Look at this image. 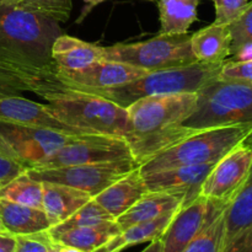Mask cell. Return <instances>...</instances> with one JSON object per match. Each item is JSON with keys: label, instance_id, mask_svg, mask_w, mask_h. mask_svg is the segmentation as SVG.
Listing matches in <instances>:
<instances>
[{"label": "cell", "instance_id": "cell-1", "mask_svg": "<svg viewBox=\"0 0 252 252\" xmlns=\"http://www.w3.org/2000/svg\"><path fill=\"white\" fill-rule=\"evenodd\" d=\"M61 34L59 22L19 5L0 4V69L27 81L39 97L62 88L52 58Z\"/></svg>", "mask_w": 252, "mask_h": 252}, {"label": "cell", "instance_id": "cell-2", "mask_svg": "<svg viewBox=\"0 0 252 252\" xmlns=\"http://www.w3.org/2000/svg\"><path fill=\"white\" fill-rule=\"evenodd\" d=\"M196 107L197 93L148 96L128 106L127 142L134 161L140 166L162 150L198 132L184 125Z\"/></svg>", "mask_w": 252, "mask_h": 252}, {"label": "cell", "instance_id": "cell-3", "mask_svg": "<svg viewBox=\"0 0 252 252\" xmlns=\"http://www.w3.org/2000/svg\"><path fill=\"white\" fill-rule=\"evenodd\" d=\"M41 97L59 122L79 134L113 135L126 140L129 135L127 108L102 96L62 86Z\"/></svg>", "mask_w": 252, "mask_h": 252}, {"label": "cell", "instance_id": "cell-4", "mask_svg": "<svg viewBox=\"0 0 252 252\" xmlns=\"http://www.w3.org/2000/svg\"><path fill=\"white\" fill-rule=\"evenodd\" d=\"M221 66L223 63L196 62L180 68L150 71L137 80L117 88L86 90L85 93L102 96L127 108L139 98L148 96L198 93L204 86L219 78Z\"/></svg>", "mask_w": 252, "mask_h": 252}, {"label": "cell", "instance_id": "cell-5", "mask_svg": "<svg viewBox=\"0 0 252 252\" xmlns=\"http://www.w3.org/2000/svg\"><path fill=\"white\" fill-rule=\"evenodd\" d=\"M252 132V126H228L201 129L162 150L139 166L142 174L220 160Z\"/></svg>", "mask_w": 252, "mask_h": 252}, {"label": "cell", "instance_id": "cell-6", "mask_svg": "<svg viewBox=\"0 0 252 252\" xmlns=\"http://www.w3.org/2000/svg\"><path fill=\"white\" fill-rule=\"evenodd\" d=\"M194 129L252 126V84L212 81L197 93L196 111L184 123Z\"/></svg>", "mask_w": 252, "mask_h": 252}, {"label": "cell", "instance_id": "cell-7", "mask_svg": "<svg viewBox=\"0 0 252 252\" xmlns=\"http://www.w3.org/2000/svg\"><path fill=\"white\" fill-rule=\"evenodd\" d=\"M191 34H161L135 43L103 47V59L137 66L145 71L166 70L196 63L191 51Z\"/></svg>", "mask_w": 252, "mask_h": 252}, {"label": "cell", "instance_id": "cell-8", "mask_svg": "<svg viewBox=\"0 0 252 252\" xmlns=\"http://www.w3.org/2000/svg\"><path fill=\"white\" fill-rule=\"evenodd\" d=\"M137 167H139V165L134 160H121L98 164L33 167L27 170V174L39 182L63 185L80 189L94 198L110 185L115 184Z\"/></svg>", "mask_w": 252, "mask_h": 252}, {"label": "cell", "instance_id": "cell-9", "mask_svg": "<svg viewBox=\"0 0 252 252\" xmlns=\"http://www.w3.org/2000/svg\"><path fill=\"white\" fill-rule=\"evenodd\" d=\"M121 160H134L129 144L125 138L103 134H79L74 135L58 152L37 167L98 164Z\"/></svg>", "mask_w": 252, "mask_h": 252}, {"label": "cell", "instance_id": "cell-10", "mask_svg": "<svg viewBox=\"0 0 252 252\" xmlns=\"http://www.w3.org/2000/svg\"><path fill=\"white\" fill-rule=\"evenodd\" d=\"M74 135L79 134L38 126L0 122V137L14 150L27 170L39 166Z\"/></svg>", "mask_w": 252, "mask_h": 252}, {"label": "cell", "instance_id": "cell-11", "mask_svg": "<svg viewBox=\"0 0 252 252\" xmlns=\"http://www.w3.org/2000/svg\"><path fill=\"white\" fill-rule=\"evenodd\" d=\"M252 167V148L241 142L214 164L201 189V196L229 204L243 187Z\"/></svg>", "mask_w": 252, "mask_h": 252}, {"label": "cell", "instance_id": "cell-12", "mask_svg": "<svg viewBox=\"0 0 252 252\" xmlns=\"http://www.w3.org/2000/svg\"><path fill=\"white\" fill-rule=\"evenodd\" d=\"M137 66L121 62L101 59L79 70L57 69V79L64 88L73 90H101L125 85L148 74Z\"/></svg>", "mask_w": 252, "mask_h": 252}, {"label": "cell", "instance_id": "cell-13", "mask_svg": "<svg viewBox=\"0 0 252 252\" xmlns=\"http://www.w3.org/2000/svg\"><path fill=\"white\" fill-rule=\"evenodd\" d=\"M228 204L209 201L199 194L196 199L184 204L175 213L162 234V252H182L201 233L206 224Z\"/></svg>", "mask_w": 252, "mask_h": 252}, {"label": "cell", "instance_id": "cell-14", "mask_svg": "<svg viewBox=\"0 0 252 252\" xmlns=\"http://www.w3.org/2000/svg\"><path fill=\"white\" fill-rule=\"evenodd\" d=\"M216 162L191 166H179L143 175L149 192H166L189 203L201 194L202 185Z\"/></svg>", "mask_w": 252, "mask_h": 252}, {"label": "cell", "instance_id": "cell-15", "mask_svg": "<svg viewBox=\"0 0 252 252\" xmlns=\"http://www.w3.org/2000/svg\"><path fill=\"white\" fill-rule=\"evenodd\" d=\"M0 122L15 125L38 126L79 134L59 122L46 105L34 102L21 95L0 96Z\"/></svg>", "mask_w": 252, "mask_h": 252}, {"label": "cell", "instance_id": "cell-16", "mask_svg": "<svg viewBox=\"0 0 252 252\" xmlns=\"http://www.w3.org/2000/svg\"><path fill=\"white\" fill-rule=\"evenodd\" d=\"M148 192L149 191L143 175L140 174L139 167H137L115 184L110 185L94 197V199L116 219L127 212Z\"/></svg>", "mask_w": 252, "mask_h": 252}, {"label": "cell", "instance_id": "cell-17", "mask_svg": "<svg viewBox=\"0 0 252 252\" xmlns=\"http://www.w3.org/2000/svg\"><path fill=\"white\" fill-rule=\"evenodd\" d=\"M184 206V199L166 192H148L127 212L116 218L121 230L139 223L154 220L165 214L175 213Z\"/></svg>", "mask_w": 252, "mask_h": 252}, {"label": "cell", "instance_id": "cell-18", "mask_svg": "<svg viewBox=\"0 0 252 252\" xmlns=\"http://www.w3.org/2000/svg\"><path fill=\"white\" fill-rule=\"evenodd\" d=\"M191 51L201 63H224L231 56V32L229 25L213 22L191 34Z\"/></svg>", "mask_w": 252, "mask_h": 252}, {"label": "cell", "instance_id": "cell-19", "mask_svg": "<svg viewBox=\"0 0 252 252\" xmlns=\"http://www.w3.org/2000/svg\"><path fill=\"white\" fill-rule=\"evenodd\" d=\"M52 58L57 69L79 70L103 59V47L62 33L52 47Z\"/></svg>", "mask_w": 252, "mask_h": 252}, {"label": "cell", "instance_id": "cell-20", "mask_svg": "<svg viewBox=\"0 0 252 252\" xmlns=\"http://www.w3.org/2000/svg\"><path fill=\"white\" fill-rule=\"evenodd\" d=\"M42 209L51 220L52 226L66 220L93 197L86 192L63 185L42 182Z\"/></svg>", "mask_w": 252, "mask_h": 252}, {"label": "cell", "instance_id": "cell-21", "mask_svg": "<svg viewBox=\"0 0 252 252\" xmlns=\"http://www.w3.org/2000/svg\"><path fill=\"white\" fill-rule=\"evenodd\" d=\"M0 221L2 228L15 236L42 233L52 228L43 209L22 206L0 199Z\"/></svg>", "mask_w": 252, "mask_h": 252}, {"label": "cell", "instance_id": "cell-22", "mask_svg": "<svg viewBox=\"0 0 252 252\" xmlns=\"http://www.w3.org/2000/svg\"><path fill=\"white\" fill-rule=\"evenodd\" d=\"M245 143L252 148V132L248 135ZM250 228H252V167L245 184L225 208L224 244Z\"/></svg>", "mask_w": 252, "mask_h": 252}, {"label": "cell", "instance_id": "cell-23", "mask_svg": "<svg viewBox=\"0 0 252 252\" xmlns=\"http://www.w3.org/2000/svg\"><path fill=\"white\" fill-rule=\"evenodd\" d=\"M175 213L165 214V216L154 219V220L135 224V225L129 226L125 230H121L117 235L113 236L111 240L96 249L94 252H121L129 246L150 243L155 239L161 238L162 234L169 226L170 221L174 218Z\"/></svg>", "mask_w": 252, "mask_h": 252}, {"label": "cell", "instance_id": "cell-24", "mask_svg": "<svg viewBox=\"0 0 252 252\" xmlns=\"http://www.w3.org/2000/svg\"><path fill=\"white\" fill-rule=\"evenodd\" d=\"M121 231L115 221L94 226H78L62 233L49 234L57 245H66L80 249L86 252H94Z\"/></svg>", "mask_w": 252, "mask_h": 252}, {"label": "cell", "instance_id": "cell-25", "mask_svg": "<svg viewBox=\"0 0 252 252\" xmlns=\"http://www.w3.org/2000/svg\"><path fill=\"white\" fill-rule=\"evenodd\" d=\"M201 0H159V19L161 34H185L198 20Z\"/></svg>", "mask_w": 252, "mask_h": 252}, {"label": "cell", "instance_id": "cell-26", "mask_svg": "<svg viewBox=\"0 0 252 252\" xmlns=\"http://www.w3.org/2000/svg\"><path fill=\"white\" fill-rule=\"evenodd\" d=\"M43 185L32 179L27 170L12 179L4 186H0V199L14 202L22 206L34 207L42 209Z\"/></svg>", "mask_w": 252, "mask_h": 252}, {"label": "cell", "instance_id": "cell-27", "mask_svg": "<svg viewBox=\"0 0 252 252\" xmlns=\"http://www.w3.org/2000/svg\"><path fill=\"white\" fill-rule=\"evenodd\" d=\"M225 208L219 211L206 224L182 252H221L225 235Z\"/></svg>", "mask_w": 252, "mask_h": 252}, {"label": "cell", "instance_id": "cell-28", "mask_svg": "<svg viewBox=\"0 0 252 252\" xmlns=\"http://www.w3.org/2000/svg\"><path fill=\"white\" fill-rule=\"evenodd\" d=\"M116 219L106 211L105 208L100 206L95 199H90L86 204H84L81 208H79L73 216L69 217L66 220L53 225L48 230L49 234L62 233L64 230H68L71 228H78V226H94L100 225V224L110 223L115 221Z\"/></svg>", "mask_w": 252, "mask_h": 252}, {"label": "cell", "instance_id": "cell-29", "mask_svg": "<svg viewBox=\"0 0 252 252\" xmlns=\"http://www.w3.org/2000/svg\"><path fill=\"white\" fill-rule=\"evenodd\" d=\"M19 6L57 22H66L70 17L71 0H21Z\"/></svg>", "mask_w": 252, "mask_h": 252}, {"label": "cell", "instance_id": "cell-30", "mask_svg": "<svg viewBox=\"0 0 252 252\" xmlns=\"http://www.w3.org/2000/svg\"><path fill=\"white\" fill-rule=\"evenodd\" d=\"M229 29L231 32V54L252 43V1L246 5L238 19L229 25Z\"/></svg>", "mask_w": 252, "mask_h": 252}, {"label": "cell", "instance_id": "cell-31", "mask_svg": "<svg viewBox=\"0 0 252 252\" xmlns=\"http://www.w3.org/2000/svg\"><path fill=\"white\" fill-rule=\"evenodd\" d=\"M26 170V166L20 161L14 150L0 137V186L6 185Z\"/></svg>", "mask_w": 252, "mask_h": 252}, {"label": "cell", "instance_id": "cell-32", "mask_svg": "<svg viewBox=\"0 0 252 252\" xmlns=\"http://www.w3.org/2000/svg\"><path fill=\"white\" fill-rule=\"evenodd\" d=\"M15 252H57V244L48 230L30 235L16 236Z\"/></svg>", "mask_w": 252, "mask_h": 252}, {"label": "cell", "instance_id": "cell-33", "mask_svg": "<svg viewBox=\"0 0 252 252\" xmlns=\"http://www.w3.org/2000/svg\"><path fill=\"white\" fill-rule=\"evenodd\" d=\"M216 9L214 22L219 25H230L244 11L249 0H212Z\"/></svg>", "mask_w": 252, "mask_h": 252}, {"label": "cell", "instance_id": "cell-34", "mask_svg": "<svg viewBox=\"0 0 252 252\" xmlns=\"http://www.w3.org/2000/svg\"><path fill=\"white\" fill-rule=\"evenodd\" d=\"M219 79L221 80L252 83V59L248 61H225L221 66Z\"/></svg>", "mask_w": 252, "mask_h": 252}, {"label": "cell", "instance_id": "cell-35", "mask_svg": "<svg viewBox=\"0 0 252 252\" xmlns=\"http://www.w3.org/2000/svg\"><path fill=\"white\" fill-rule=\"evenodd\" d=\"M27 91L33 93V88L27 81L0 69V96H16Z\"/></svg>", "mask_w": 252, "mask_h": 252}, {"label": "cell", "instance_id": "cell-36", "mask_svg": "<svg viewBox=\"0 0 252 252\" xmlns=\"http://www.w3.org/2000/svg\"><path fill=\"white\" fill-rule=\"evenodd\" d=\"M221 252H252V228L224 244Z\"/></svg>", "mask_w": 252, "mask_h": 252}, {"label": "cell", "instance_id": "cell-37", "mask_svg": "<svg viewBox=\"0 0 252 252\" xmlns=\"http://www.w3.org/2000/svg\"><path fill=\"white\" fill-rule=\"evenodd\" d=\"M16 250V236L9 231H0V252H15Z\"/></svg>", "mask_w": 252, "mask_h": 252}, {"label": "cell", "instance_id": "cell-38", "mask_svg": "<svg viewBox=\"0 0 252 252\" xmlns=\"http://www.w3.org/2000/svg\"><path fill=\"white\" fill-rule=\"evenodd\" d=\"M142 252H162V240L161 238H158L155 240L150 241L149 245Z\"/></svg>", "mask_w": 252, "mask_h": 252}, {"label": "cell", "instance_id": "cell-39", "mask_svg": "<svg viewBox=\"0 0 252 252\" xmlns=\"http://www.w3.org/2000/svg\"><path fill=\"white\" fill-rule=\"evenodd\" d=\"M103 1H106V0H84V2L86 4V6H85V9L83 10V14H81L80 20L84 19V17L89 14V11L93 9V7L97 6V5H100L101 2H103Z\"/></svg>", "mask_w": 252, "mask_h": 252}, {"label": "cell", "instance_id": "cell-40", "mask_svg": "<svg viewBox=\"0 0 252 252\" xmlns=\"http://www.w3.org/2000/svg\"><path fill=\"white\" fill-rule=\"evenodd\" d=\"M57 252H86L80 249L73 248V246H66V245H57Z\"/></svg>", "mask_w": 252, "mask_h": 252}, {"label": "cell", "instance_id": "cell-41", "mask_svg": "<svg viewBox=\"0 0 252 252\" xmlns=\"http://www.w3.org/2000/svg\"><path fill=\"white\" fill-rule=\"evenodd\" d=\"M21 0H0L1 5H19Z\"/></svg>", "mask_w": 252, "mask_h": 252}, {"label": "cell", "instance_id": "cell-42", "mask_svg": "<svg viewBox=\"0 0 252 252\" xmlns=\"http://www.w3.org/2000/svg\"><path fill=\"white\" fill-rule=\"evenodd\" d=\"M1 230H5V229L2 228V224H1V221H0V231H1Z\"/></svg>", "mask_w": 252, "mask_h": 252}, {"label": "cell", "instance_id": "cell-43", "mask_svg": "<svg viewBox=\"0 0 252 252\" xmlns=\"http://www.w3.org/2000/svg\"><path fill=\"white\" fill-rule=\"evenodd\" d=\"M149 1H155V0H149Z\"/></svg>", "mask_w": 252, "mask_h": 252}, {"label": "cell", "instance_id": "cell-44", "mask_svg": "<svg viewBox=\"0 0 252 252\" xmlns=\"http://www.w3.org/2000/svg\"><path fill=\"white\" fill-rule=\"evenodd\" d=\"M251 84H252V83H251Z\"/></svg>", "mask_w": 252, "mask_h": 252}]
</instances>
